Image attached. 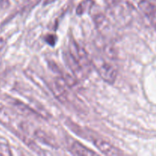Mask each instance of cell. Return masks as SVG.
Here are the masks:
<instances>
[{
    "label": "cell",
    "instance_id": "obj_1",
    "mask_svg": "<svg viewBox=\"0 0 156 156\" xmlns=\"http://www.w3.org/2000/svg\"><path fill=\"white\" fill-rule=\"evenodd\" d=\"M68 53L74 62L80 67L85 76H88L91 69V61L85 48L81 47L74 39H70Z\"/></svg>",
    "mask_w": 156,
    "mask_h": 156
},
{
    "label": "cell",
    "instance_id": "obj_2",
    "mask_svg": "<svg viewBox=\"0 0 156 156\" xmlns=\"http://www.w3.org/2000/svg\"><path fill=\"white\" fill-rule=\"evenodd\" d=\"M91 64L97 70L99 76L107 83L113 84L117 79V72L113 65L101 57L96 56L91 59Z\"/></svg>",
    "mask_w": 156,
    "mask_h": 156
},
{
    "label": "cell",
    "instance_id": "obj_3",
    "mask_svg": "<svg viewBox=\"0 0 156 156\" xmlns=\"http://www.w3.org/2000/svg\"><path fill=\"white\" fill-rule=\"evenodd\" d=\"M94 145L102 153L106 155L114 156L123 155V152H121L120 149H117V147L105 140L97 139L96 140H94Z\"/></svg>",
    "mask_w": 156,
    "mask_h": 156
},
{
    "label": "cell",
    "instance_id": "obj_4",
    "mask_svg": "<svg viewBox=\"0 0 156 156\" xmlns=\"http://www.w3.org/2000/svg\"><path fill=\"white\" fill-rule=\"evenodd\" d=\"M15 117L16 115L12 110L0 103V123L9 126L12 125Z\"/></svg>",
    "mask_w": 156,
    "mask_h": 156
},
{
    "label": "cell",
    "instance_id": "obj_5",
    "mask_svg": "<svg viewBox=\"0 0 156 156\" xmlns=\"http://www.w3.org/2000/svg\"><path fill=\"white\" fill-rule=\"evenodd\" d=\"M70 151L72 153L75 155L79 156H92L96 155L97 153L92 151L91 149H88L86 146H83L79 142H73L70 147Z\"/></svg>",
    "mask_w": 156,
    "mask_h": 156
},
{
    "label": "cell",
    "instance_id": "obj_6",
    "mask_svg": "<svg viewBox=\"0 0 156 156\" xmlns=\"http://www.w3.org/2000/svg\"><path fill=\"white\" fill-rule=\"evenodd\" d=\"M140 10L149 18V20H152L156 18V5L152 4L148 0H141L138 4Z\"/></svg>",
    "mask_w": 156,
    "mask_h": 156
},
{
    "label": "cell",
    "instance_id": "obj_7",
    "mask_svg": "<svg viewBox=\"0 0 156 156\" xmlns=\"http://www.w3.org/2000/svg\"><path fill=\"white\" fill-rule=\"evenodd\" d=\"M94 4V2L93 0H83V1L79 3V6L76 9V13L79 15L86 13L87 12L91 10Z\"/></svg>",
    "mask_w": 156,
    "mask_h": 156
},
{
    "label": "cell",
    "instance_id": "obj_8",
    "mask_svg": "<svg viewBox=\"0 0 156 156\" xmlns=\"http://www.w3.org/2000/svg\"><path fill=\"white\" fill-rule=\"evenodd\" d=\"M11 149L5 139L0 136V155H11Z\"/></svg>",
    "mask_w": 156,
    "mask_h": 156
},
{
    "label": "cell",
    "instance_id": "obj_9",
    "mask_svg": "<svg viewBox=\"0 0 156 156\" xmlns=\"http://www.w3.org/2000/svg\"><path fill=\"white\" fill-rule=\"evenodd\" d=\"M46 40H47V42L48 43V44H50V45L53 46V45H54V44H55V41H56L55 40H56V39H55L54 36H50H50H47V39H46Z\"/></svg>",
    "mask_w": 156,
    "mask_h": 156
},
{
    "label": "cell",
    "instance_id": "obj_10",
    "mask_svg": "<svg viewBox=\"0 0 156 156\" xmlns=\"http://www.w3.org/2000/svg\"><path fill=\"white\" fill-rule=\"evenodd\" d=\"M5 45V41L2 38H0V50L3 47V46Z\"/></svg>",
    "mask_w": 156,
    "mask_h": 156
},
{
    "label": "cell",
    "instance_id": "obj_11",
    "mask_svg": "<svg viewBox=\"0 0 156 156\" xmlns=\"http://www.w3.org/2000/svg\"><path fill=\"white\" fill-rule=\"evenodd\" d=\"M55 1H56V0H45V1H44V3H45V4H50V3H52L53 2Z\"/></svg>",
    "mask_w": 156,
    "mask_h": 156
},
{
    "label": "cell",
    "instance_id": "obj_12",
    "mask_svg": "<svg viewBox=\"0 0 156 156\" xmlns=\"http://www.w3.org/2000/svg\"><path fill=\"white\" fill-rule=\"evenodd\" d=\"M7 2V0H0V5H4Z\"/></svg>",
    "mask_w": 156,
    "mask_h": 156
}]
</instances>
